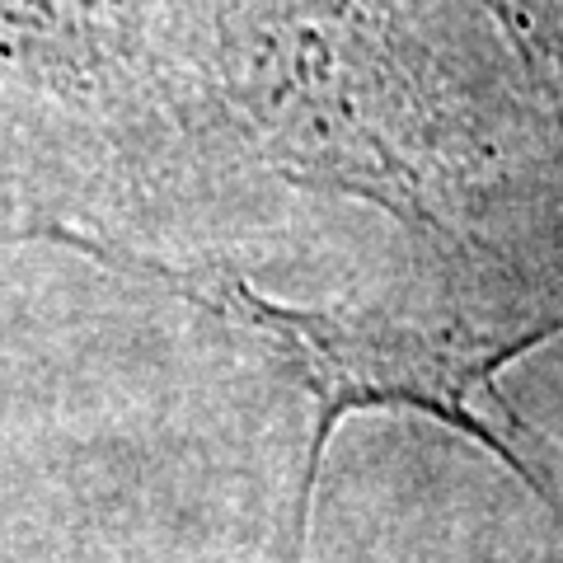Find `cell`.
Listing matches in <instances>:
<instances>
[{
	"mask_svg": "<svg viewBox=\"0 0 563 563\" xmlns=\"http://www.w3.org/2000/svg\"><path fill=\"white\" fill-rule=\"evenodd\" d=\"M29 235L57 240L66 250H80L99 263H118L128 273L155 277L161 287L188 296L207 314L250 333L258 347H268L306 385L314 428L306 442V470H301V484H296V507H291V563L306 559L310 503H314V484H320V465L329 455V437L347 413H362V409H413L474 437L554 517H563V493L531 455V446H526V428L498 399V372L507 362L526 357V352L544 347L554 333H563V310L512 333H470L461 324H422V320H399V314H385V310L277 306L235 273L146 258V254L122 250V244L90 240L80 231L33 225Z\"/></svg>",
	"mask_w": 563,
	"mask_h": 563,
	"instance_id": "1",
	"label": "cell"
}]
</instances>
